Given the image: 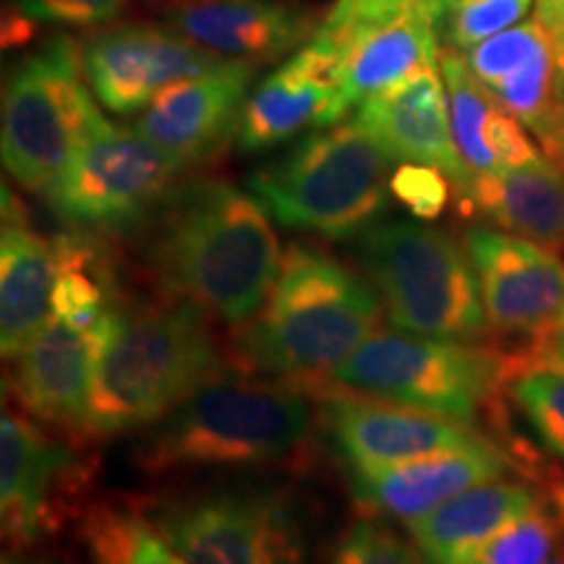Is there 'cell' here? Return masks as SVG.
Wrapping results in <instances>:
<instances>
[{
  "mask_svg": "<svg viewBox=\"0 0 564 564\" xmlns=\"http://www.w3.org/2000/svg\"><path fill=\"white\" fill-rule=\"evenodd\" d=\"M147 264L167 299L243 327L270 295L282 251L257 196L228 181L202 178L173 188L160 207Z\"/></svg>",
  "mask_w": 564,
  "mask_h": 564,
  "instance_id": "6da1fadb",
  "label": "cell"
},
{
  "mask_svg": "<svg viewBox=\"0 0 564 564\" xmlns=\"http://www.w3.org/2000/svg\"><path fill=\"white\" fill-rule=\"evenodd\" d=\"M220 373V343L199 306L181 299L118 303L105 316L79 440L150 429Z\"/></svg>",
  "mask_w": 564,
  "mask_h": 564,
  "instance_id": "7a4b0ae2",
  "label": "cell"
},
{
  "mask_svg": "<svg viewBox=\"0 0 564 564\" xmlns=\"http://www.w3.org/2000/svg\"><path fill=\"white\" fill-rule=\"evenodd\" d=\"M312 429L314 405L295 387L220 373L147 429L137 465L152 478L259 468L291 460Z\"/></svg>",
  "mask_w": 564,
  "mask_h": 564,
  "instance_id": "3957f363",
  "label": "cell"
},
{
  "mask_svg": "<svg viewBox=\"0 0 564 564\" xmlns=\"http://www.w3.org/2000/svg\"><path fill=\"white\" fill-rule=\"evenodd\" d=\"M382 301L369 280L314 246L293 243L270 295L241 327V356L274 377L314 379L377 333Z\"/></svg>",
  "mask_w": 564,
  "mask_h": 564,
  "instance_id": "277c9868",
  "label": "cell"
},
{
  "mask_svg": "<svg viewBox=\"0 0 564 564\" xmlns=\"http://www.w3.org/2000/svg\"><path fill=\"white\" fill-rule=\"evenodd\" d=\"M392 158L352 118L312 133L249 178V192L280 225L324 238L361 236L384 215Z\"/></svg>",
  "mask_w": 564,
  "mask_h": 564,
  "instance_id": "5b68a950",
  "label": "cell"
},
{
  "mask_svg": "<svg viewBox=\"0 0 564 564\" xmlns=\"http://www.w3.org/2000/svg\"><path fill=\"white\" fill-rule=\"evenodd\" d=\"M356 257L394 329L476 343L489 333L481 282L463 241L423 223H377Z\"/></svg>",
  "mask_w": 564,
  "mask_h": 564,
  "instance_id": "8992f818",
  "label": "cell"
},
{
  "mask_svg": "<svg viewBox=\"0 0 564 564\" xmlns=\"http://www.w3.org/2000/svg\"><path fill=\"white\" fill-rule=\"evenodd\" d=\"M512 373L497 348L387 329L366 337L337 364L327 387L474 426L484 413L494 415Z\"/></svg>",
  "mask_w": 564,
  "mask_h": 564,
  "instance_id": "52a82bcc",
  "label": "cell"
},
{
  "mask_svg": "<svg viewBox=\"0 0 564 564\" xmlns=\"http://www.w3.org/2000/svg\"><path fill=\"white\" fill-rule=\"evenodd\" d=\"M84 74L82 45L47 40L11 70L3 89V165L26 192L45 196L70 158L105 121Z\"/></svg>",
  "mask_w": 564,
  "mask_h": 564,
  "instance_id": "ba28073f",
  "label": "cell"
},
{
  "mask_svg": "<svg viewBox=\"0 0 564 564\" xmlns=\"http://www.w3.org/2000/svg\"><path fill=\"white\" fill-rule=\"evenodd\" d=\"M183 167L139 129L108 118L82 141L45 194L55 217L84 232H129L158 215Z\"/></svg>",
  "mask_w": 564,
  "mask_h": 564,
  "instance_id": "9c48e42d",
  "label": "cell"
},
{
  "mask_svg": "<svg viewBox=\"0 0 564 564\" xmlns=\"http://www.w3.org/2000/svg\"><path fill=\"white\" fill-rule=\"evenodd\" d=\"M147 512L188 564H306L301 520L278 489L188 494Z\"/></svg>",
  "mask_w": 564,
  "mask_h": 564,
  "instance_id": "30bf717a",
  "label": "cell"
},
{
  "mask_svg": "<svg viewBox=\"0 0 564 564\" xmlns=\"http://www.w3.org/2000/svg\"><path fill=\"white\" fill-rule=\"evenodd\" d=\"M481 282L489 329L502 337L499 352L518 373L539 364L564 316V259L552 246L486 225L463 232Z\"/></svg>",
  "mask_w": 564,
  "mask_h": 564,
  "instance_id": "8fae6325",
  "label": "cell"
},
{
  "mask_svg": "<svg viewBox=\"0 0 564 564\" xmlns=\"http://www.w3.org/2000/svg\"><path fill=\"white\" fill-rule=\"evenodd\" d=\"M91 460L53 440L37 419L6 408L0 426V518L9 552L26 554L87 510Z\"/></svg>",
  "mask_w": 564,
  "mask_h": 564,
  "instance_id": "7c38bea8",
  "label": "cell"
},
{
  "mask_svg": "<svg viewBox=\"0 0 564 564\" xmlns=\"http://www.w3.org/2000/svg\"><path fill=\"white\" fill-rule=\"evenodd\" d=\"M319 403L327 440L348 468H382L491 442L470 423L335 387L319 392Z\"/></svg>",
  "mask_w": 564,
  "mask_h": 564,
  "instance_id": "4fadbf2b",
  "label": "cell"
},
{
  "mask_svg": "<svg viewBox=\"0 0 564 564\" xmlns=\"http://www.w3.org/2000/svg\"><path fill=\"white\" fill-rule=\"evenodd\" d=\"M84 74L97 100L112 112H141L167 84L199 76L228 58L196 45L171 26L121 24L82 45Z\"/></svg>",
  "mask_w": 564,
  "mask_h": 564,
  "instance_id": "5bb4252c",
  "label": "cell"
},
{
  "mask_svg": "<svg viewBox=\"0 0 564 564\" xmlns=\"http://www.w3.org/2000/svg\"><path fill=\"white\" fill-rule=\"evenodd\" d=\"M343 51L314 34L285 66L246 97L236 141L243 152H262L306 129H329L350 110L340 87Z\"/></svg>",
  "mask_w": 564,
  "mask_h": 564,
  "instance_id": "9a60e30c",
  "label": "cell"
},
{
  "mask_svg": "<svg viewBox=\"0 0 564 564\" xmlns=\"http://www.w3.org/2000/svg\"><path fill=\"white\" fill-rule=\"evenodd\" d=\"M463 55L494 100L518 118L560 165L564 97L546 26L539 19L523 21Z\"/></svg>",
  "mask_w": 564,
  "mask_h": 564,
  "instance_id": "2e32d148",
  "label": "cell"
},
{
  "mask_svg": "<svg viewBox=\"0 0 564 564\" xmlns=\"http://www.w3.org/2000/svg\"><path fill=\"white\" fill-rule=\"evenodd\" d=\"M251 79L253 63L228 58L199 76L167 84L141 110L137 129L181 167L207 162L236 137Z\"/></svg>",
  "mask_w": 564,
  "mask_h": 564,
  "instance_id": "e0dca14e",
  "label": "cell"
},
{
  "mask_svg": "<svg viewBox=\"0 0 564 564\" xmlns=\"http://www.w3.org/2000/svg\"><path fill=\"white\" fill-rule=\"evenodd\" d=\"M108 316V314H105ZM105 319L97 327L53 316L45 329L13 358L11 390L21 411L47 426L79 436L91 394Z\"/></svg>",
  "mask_w": 564,
  "mask_h": 564,
  "instance_id": "ac0fdd59",
  "label": "cell"
},
{
  "mask_svg": "<svg viewBox=\"0 0 564 564\" xmlns=\"http://www.w3.org/2000/svg\"><path fill=\"white\" fill-rule=\"evenodd\" d=\"M507 470L510 457L494 442H484L382 468H348V481L366 510L411 525L470 486L505 478Z\"/></svg>",
  "mask_w": 564,
  "mask_h": 564,
  "instance_id": "d6986e66",
  "label": "cell"
},
{
  "mask_svg": "<svg viewBox=\"0 0 564 564\" xmlns=\"http://www.w3.org/2000/svg\"><path fill=\"white\" fill-rule=\"evenodd\" d=\"M356 121L394 162L434 165L453 178L457 192L468 186L470 173L457 154L447 89L436 66L415 70L371 95L358 105Z\"/></svg>",
  "mask_w": 564,
  "mask_h": 564,
  "instance_id": "ffe728a7",
  "label": "cell"
},
{
  "mask_svg": "<svg viewBox=\"0 0 564 564\" xmlns=\"http://www.w3.org/2000/svg\"><path fill=\"white\" fill-rule=\"evenodd\" d=\"M167 26L207 51L270 63L319 32V13L295 0H192L167 11Z\"/></svg>",
  "mask_w": 564,
  "mask_h": 564,
  "instance_id": "44dd1931",
  "label": "cell"
},
{
  "mask_svg": "<svg viewBox=\"0 0 564 564\" xmlns=\"http://www.w3.org/2000/svg\"><path fill=\"white\" fill-rule=\"evenodd\" d=\"M58 285V251L26 223V212L3 188V238H0V348L6 361L37 337L53 319Z\"/></svg>",
  "mask_w": 564,
  "mask_h": 564,
  "instance_id": "7402d4cb",
  "label": "cell"
},
{
  "mask_svg": "<svg viewBox=\"0 0 564 564\" xmlns=\"http://www.w3.org/2000/svg\"><path fill=\"white\" fill-rule=\"evenodd\" d=\"M457 194L463 215H478L512 236L564 249V167L549 154L474 175Z\"/></svg>",
  "mask_w": 564,
  "mask_h": 564,
  "instance_id": "603a6c76",
  "label": "cell"
},
{
  "mask_svg": "<svg viewBox=\"0 0 564 564\" xmlns=\"http://www.w3.org/2000/svg\"><path fill=\"white\" fill-rule=\"evenodd\" d=\"M440 68L447 89L453 139L470 178L544 158L546 152L533 144L525 126L476 79L463 53L442 51Z\"/></svg>",
  "mask_w": 564,
  "mask_h": 564,
  "instance_id": "cb8c5ba5",
  "label": "cell"
},
{
  "mask_svg": "<svg viewBox=\"0 0 564 564\" xmlns=\"http://www.w3.org/2000/svg\"><path fill=\"white\" fill-rule=\"evenodd\" d=\"M539 505V494L528 484L491 478L447 499L408 531L429 564H474L494 535Z\"/></svg>",
  "mask_w": 564,
  "mask_h": 564,
  "instance_id": "d4e9b609",
  "label": "cell"
},
{
  "mask_svg": "<svg viewBox=\"0 0 564 564\" xmlns=\"http://www.w3.org/2000/svg\"><path fill=\"white\" fill-rule=\"evenodd\" d=\"M440 9L442 0H421L384 24L358 34L345 47L340 87L350 108L415 70L436 66L442 55Z\"/></svg>",
  "mask_w": 564,
  "mask_h": 564,
  "instance_id": "484cf974",
  "label": "cell"
},
{
  "mask_svg": "<svg viewBox=\"0 0 564 564\" xmlns=\"http://www.w3.org/2000/svg\"><path fill=\"white\" fill-rule=\"evenodd\" d=\"M58 251V285L53 314L61 319L97 327L112 306H118V278L110 251L95 232L70 228L55 236Z\"/></svg>",
  "mask_w": 564,
  "mask_h": 564,
  "instance_id": "4316f807",
  "label": "cell"
},
{
  "mask_svg": "<svg viewBox=\"0 0 564 564\" xmlns=\"http://www.w3.org/2000/svg\"><path fill=\"white\" fill-rule=\"evenodd\" d=\"M89 564H188L152 514L123 502H95L79 518Z\"/></svg>",
  "mask_w": 564,
  "mask_h": 564,
  "instance_id": "83f0119b",
  "label": "cell"
},
{
  "mask_svg": "<svg viewBox=\"0 0 564 564\" xmlns=\"http://www.w3.org/2000/svg\"><path fill=\"white\" fill-rule=\"evenodd\" d=\"M507 390L544 447L564 460V366H525L510 379Z\"/></svg>",
  "mask_w": 564,
  "mask_h": 564,
  "instance_id": "f1b7e54d",
  "label": "cell"
},
{
  "mask_svg": "<svg viewBox=\"0 0 564 564\" xmlns=\"http://www.w3.org/2000/svg\"><path fill=\"white\" fill-rule=\"evenodd\" d=\"M562 531L560 514L539 505L494 535L474 564H552L564 552Z\"/></svg>",
  "mask_w": 564,
  "mask_h": 564,
  "instance_id": "f546056e",
  "label": "cell"
},
{
  "mask_svg": "<svg viewBox=\"0 0 564 564\" xmlns=\"http://www.w3.org/2000/svg\"><path fill=\"white\" fill-rule=\"evenodd\" d=\"M533 3L535 0H442L440 37L449 51L468 53L518 24Z\"/></svg>",
  "mask_w": 564,
  "mask_h": 564,
  "instance_id": "4dcf8cb0",
  "label": "cell"
},
{
  "mask_svg": "<svg viewBox=\"0 0 564 564\" xmlns=\"http://www.w3.org/2000/svg\"><path fill=\"white\" fill-rule=\"evenodd\" d=\"M329 564H429L415 541L373 518L356 520L337 541Z\"/></svg>",
  "mask_w": 564,
  "mask_h": 564,
  "instance_id": "1f68e13d",
  "label": "cell"
},
{
  "mask_svg": "<svg viewBox=\"0 0 564 564\" xmlns=\"http://www.w3.org/2000/svg\"><path fill=\"white\" fill-rule=\"evenodd\" d=\"M453 178L434 165L400 162L392 171V196L419 220H436L453 196Z\"/></svg>",
  "mask_w": 564,
  "mask_h": 564,
  "instance_id": "d6a6232c",
  "label": "cell"
},
{
  "mask_svg": "<svg viewBox=\"0 0 564 564\" xmlns=\"http://www.w3.org/2000/svg\"><path fill=\"white\" fill-rule=\"evenodd\" d=\"M126 0H11L17 17L55 26H102L123 11Z\"/></svg>",
  "mask_w": 564,
  "mask_h": 564,
  "instance_id": "836d02e7",
  "label": "cell"
},
{
  "mask_svg": "<svg viewBox=\"0 0 564 564\" xmlns=\"http://www.w3.org/2000/svg\"><path fill=\"white\" fill-rule=\"evenodd\" d=\"M535 19L552 34L556 66H560V87L564 97V0H535Z\"/></svg>",
  "mask_w": 564,
  "mask_h": 564,
  "instance_id": "e575fe53",
  "label": "cell"
},
{
  "mask_svg": "<svg viewBox=\"0 0 564 564\" xmlns=\"http://www.w3.org/2000/svg\"><path fill=\"white\" fill-rule=\"evenodd\" d=\"M539 364H556L564 366V316L560 319V324L554 327L552 337L546 340V348L541 352V361Z\"/></svg>",
  "mask_w": 564,
  "mask_h": 564,
  "instance_id": "d590c367",
  "label": "cell"
},
{
  "mask_svg": "<svg viewBox=\"0 0 564 564\" xmlns=\"http://www.w3.org/2000/svg\"><path fill=\"white\" fill-rule=\"evenodd\" d=\"M552 502H554V512L560 514L562 525H564V481L556 484L552 489Z\"/></svg>",
  "mask_w": 564,
  "mask_h": 564,
  "instance_id": "8d00e7d4",
  "label": "cell"
},
{
  "mask_svg": "<svg viewBox=\"0 0 564 564\" xmlns=\"http://www.w3.org/2000/svg\"><path fill=\"white\" fill-rule=\"evenodd\" d=\"M3 564H47V562L32 560V556H26V554H17V552H6V556H3Z\"/></svg>",
  "mask_w": 564,
  "mask_h": 564,
  "instance_id": "74e56055",
  "label": "cell"
},
{
  "mask_svg": "<svg viewBox=\"0 0 564 564\" xmlns=\"http://www.w3.org/2000/svg\"><path fill=\"white\" fill-rule=\"evenodd\" d=\"M139 3H150V6H183V3H192V0H139Z\"/></svg>",
  "mask_w": 564,
  "mask_h": 564,
  "instance_id": "f35d334b",
  "label": "cell"
},
{
  "mask_svg": "<svg viewBox=\"0 0 564 564\" xmlns=\"http://www.w3.org/2000/svg\"><path fill=\"white\" fill-rule=\"evenodd\" d=\"M560 167H564V123H562V152H560Z\"/></svg>",
  "mask_w": 564,
  "mask_h": 564,
  "instance_id": "ab89813d",
  "label": "cell"
}]
</instances>
